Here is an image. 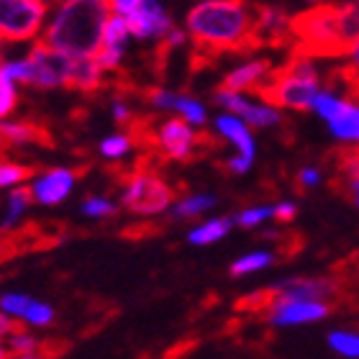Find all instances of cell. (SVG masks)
<instances>
[{"label": "cell", "instance_id": "6da1fadb", "mask_svg": "<svg viewBox=\"0 0 359 359\" xmlns=\"http://www.w3.org/2000/svg\"><path fill=\"white\" fill-rule=\"evenodd\" d=\"M187 31L195 49L221 57L224 52L252 54L264 46L257 29V3L249 0H205L187 13Z\"/></svg>", "mask_w": 359, "mask_h": 359}, {"label": "cell", "instance_id": "7a4b0ae2", "mask_svg": "<svg viewBox=\"0 0 359 359\" xmlns=\"http://www.w3.org/2000/svg\"><path fill=\"white\" fill-rule=\"evenodd\" d=\"M111 11V0H67L62 3L41 41L69 57H95L103 46Z\"/></svg>", "mask_w": 359, "mask_h": 359}, {"label": "cell", "instance_id": "3957f363", "mask_svg": "<svg viewBox=\"0 0 359 359\" xmlns=\"http://www.w3.org/2000/svg\"><path fill=\"white\" fill-rule=\"evenodd\" d=\"M252 93L267 105L308 111V108H313L321 85H318V75H316L311 60L300 57V54H290V60L285 65L264 72L252 85Z\"/></svg>", "mask_w": 359, "mask_h": 359}, {"label": "cell", "instance_id": "277c9868", "mask_svg": "<svg viewBox=\"0 0 359 359\" xmlns=\"http://www.w3.org/2000/svg\"><path fill=\"white\" fill-rule=\"evenodd\" d=\"M290 29L295 36L292 54H300L308 60H316V57L337 60L357 49L341 36V6H334V3H321L311 11L298 13L295 18H290Z\"/></svg>", "mask_w": 359, "mask_h": 359}, {"label": "cell", "instance_id": "5b68a950", "mask_svg": "<svg viewBox=\"0 0 359 359\" xmlns=\"http://www.w3.org/2000/svg\"><path fill=\"white\" fill-rule=\"evenodd\" d=\"M44 0H0V41H31L44 26Z\"/></svg>", "mask_w": 359, "mask_h": 359}, {"label": "cell", "instance_id": "8992f818", "mask_svg": "<svg viewBox=\"0 0 359 359\" xmlns=\"http://www.w3.org/2000/svg\"><path fill=\"white\" fill-rule=\"evenodd\" d=\"M72 60L69 54L54 49V46L39 41L31 54L26 57V77H23V85H31V88H57V85L67 83V75L72 69Z\"/></svg>", "mask_w": 359, "mask_h": 359}, {"label": "cell", "instance_id": "52a82bcc", "mask_svg": "<svg viewBox=\"0 0 359 359\" xmlns=\"http://www.w3.org/2000/svg\"><path fill=\"white\" fill-rule=\"evenodd\" d=\"M193 123L182 118H167L159 123V151L165 159H177V162H190L193 154Z\"/></svg>", "mask_w": 359, "mask_h": 359}, {"label": "cell", "instance_id": "ba28073f", "mask_svg": "<svg viewBox=\"0 0 359 359\" xmlns=\"http://www.w3.org/2000/svg\"><path fill=\"white\" fill-rule=\"evenodd\" d=\"M213 100H216L218 105H226V108L233 111L236 116H241L249 126H275V123H280V116H277L272 108L247 103L244 97H239V93H231V90L218 88L216 93H213Z\"/></svg>", "mask_w": 359, "mask_h": 359}, {"label": "cell", "instance_id": "9c48e42d", "mask_svg": "<svg viewBox=\"0 0 359 359\" xmlns=\"http://www.w3.org/2000/svg\"><path fill=\"white\" fill-rule=\"evenodd\" d=\"M337 303H326V300H295V303H285L272 313L269 321L275 326H285V323H306V321H318L334 313Z\"/></svg>", "mask_w": 359, "mask_h": 359}, {"label": "cell", "instance_id": "30bf717a", "mask_svg": "<svg viewBox=\"0 0 359 359\" xmlns=\"http://www.w3.org/2000/svg\"><path fill=\"white\" fill-rule=\"evenodd\" d=\"M75 170H49L44 177H39L34 182V198L41 205H57L69 195L72 185H75Z\"/></svg>", "mask_w": 359, "mask_h": 359}, {"label": "cell", "instance_id": "8fae6325", "mask_svg": "<svg viewBox=\"0 0 359 359\" xmlns=\"http://www.w3.org/2000/svg\"><path fill=\"white\" fill-rule=\"evenodd\" d=\"M65 88L80 90V93H85V95L100 93V90L105 88V77H103L100 62H97L95 57H75Z\"/></svg>", "mask_w": 359, "mask_h": 359}, {"label": "cell", "instance_id": "7c38bea8", "mask_svg": "<svg viewBox=\"0 0 359 359\" xmlns=\"http://www.w3.org/2000/svg\"><path fill=\"white\" fill-rule=\"evenodd\" d=\"M6 131L11 147L13 144H39L44 149H54V136L49 128L36 123V121H13V123H0Z\"/></svg>", "mask_w": 359, "mask_h": 359}, {"label": "cell", "instance_id": "4fadbf2b", "mask_svg": "<svg viewBox=\"0 0 359 359\" xmlns=\"http://www.w3.org/2000/svg\"><path fill=\"white\" fill-rule=\"evenodd\" d=\"M272 69V62L269 60H259V62H249L244 67L233 69L231 75L224 77V83H221V90H231V93H241V90H252V85Z\"/></svg>", "mask_w": 359, "mask_h": 359}, {"label": "cell", "instance_id": "5bb4252c", "mask_svg": "<svg viewBox=\"0 0 359 359\" xmlns=\"http://www.w3.org/2000/svg\"><path fill=\"white\" fill-rule=\"evenodd\" d=\"M334 136L344 139V142H359V105L341 100L339 111L329 118Z\"/></svg>", "mask_w": 359, "mask_h": 359}, {"label": "cell", "instance_id": "9a60e30c", "mask_svg": "<svg viewBox=\"0 0 359 359\" xmlns=\"http://www.w3.org/2000/svg\"><path fill=\"white\" fill-rule=\"evenodd\" d=\"M218 131L229 139V142H233L236 147L241 149V154L249 159H255V142H252V136H249L247 126L241 123L239 118H231V116H221V118L216 121Z\"/></svg>", "mask_w": 359, "mask_h": 359}, {"label": "cell", "instance_id": "2e32d148", "mask_svg": "<svg viewBox=\"0 0 359 359\" xmlns=\"http://www.w3.org/2000/svg\"><path fill=\"white\" fill-rule=\"evenodd\" d=\"M231 229V218H216V221H208V224L198 226L195 231H190V244H210V241L224 239Z\"/></svg>", "mask_w": 359, "mask_h": 359}, {"label": "cell", "instance_id": "e0dca14e", "mask_svg": "<svg viewBox=\"0 0 359 359\" xmlns=\"http://www.w3.org/2000/svg\"><path fill=\"white\" fill-rule=\"evenodd\" d=\"M128 23H126V15H111L108 18V23H105V34H103V46H108V49H118V52H123V44H126L128 39Z\"/></svg>", "mask_w": 359, "mask_h": 359}, {"label": "cell", "instance_id": "ac0fdd59", "mask_svg": "<svg viewBox=\"0 0 359 359\" xmlns=\"http://www.w3.org/2000/svg\"><path fill=\"white\" fill-rule=\"evenodd\" d=\"M275 241H277V259H280V262L292 259V257L300 255L303 247H306V236H303V233H295V231L275 233Z\"/></svg>", "mask_w": 359, "mask_h": 359}, {"label": "cell", "instance_id": "d6986e66", "mask_svg": "<svg viewBox=\"0 0 359 359\" xmlns=\"http://www.w3.org/2000/svg\"><path fill=\"white\" fill-rule=\"evenodd\" d=\"M341 36L349 44H359V0L341 6Z\"/></svg>", "mask_w": 359, "mask_h": 359}, {"label": "cell", "instance_id": "ffe728a7", "mask_svg": "<svg viewBox=\"0 0 359 359\" xmlns=\"http://www.w3.org/2000/svg\"><path fill=\"white\" fill-rule=\"evenodd\" d=\"M31 201H36V198H34V187H18V190H13V193H11V201H8L11 208H8V218L3 221V229H11Z\"/></svg>", "mask_w": 359, "mask_h": 359}, {"label": "cell", "instance_id": "44dd1931", "mask_svg": "<svg viewBox=\"0 0 359 359\" xmlns=\"http://www.w3.org/2000/svg\"><path fill=\"white\" fill-rule=\"evenodd\" d=\"M221 147H224V142H221L218 136H213L210 131L201 128V131H195V136H193V154H190V162H195V159H203V157H208V154L218 151Z\"/></svg>", "mask_w": 359, "mask_h": 359}, {"label": "cell", "instance_id": "7402d4cb", "mask_svg": "<svg viewBox=\"0 0 359 359\" xmlns=\"http://www.w3.org/2000/svg\"><path fill=\"white\" fill-rule=\"evenodd\" d=\"M213 205H216V198H210V195H195V198H185V201H182L177 208H175V218L201 216L203 210L213 208Z\"/></svg>", "mask_w": 359, "mask_h": 359}, {"label": "cell", "instance_id": "603a6c76", "mask_svg": "<svg viewBox=\"0 0 359 359\" xmlns=\"http://www.w3.org/2000/svg\"><path fill=\"white\" fill-rule=\"evenodd\" d=\"M34 175H36V167L0 162V187H8V185H15V182H23V180H31Z\"/></svg>", "mask_w": 359, "mask_h": 359}, {"label": "cell", "instance_id": "cb8c5ba5", "mask_svg": "<svg viewBox=\"0 0 359 359\" xmlns=\"http://www.w3.org/2000/svg\"><path fill=\"white\" fill-rule=\"evenodd\" d=\"M275 262V257L267 255V252H257V255H249V257H241L239 262L231 264V275L239 277V275H247V272H257V269L267 267V264Z\"/></svg>", "mask_w": 359, "mask_h": 359}, {"label": "cell", "instance_id": "d4e9b609", "mask_svg": "<svg viewBox=\"0 0 359 359\" xmlns=\"http://www.w3.org/2000/svg\"><path fill=\"white\" fill-rule=\"evenodd\" d=\"M165 231V226L162 224H131L126 229H121V239L126 241H144V239H151V236H159V233Z\"/></svg>", "mask_w": 359, "mask_h": 359}, {"label": "cell", "instance_id": "484cf974", "mask_svg": "<svg viewBox=\"0 0 359 359\" xmlns=\"http://www.w3.org/2000/svg\"><path fill=\"white\" fill-rule=\"evenodd\" d=\"M175 111L182 113V116H185L190 123H195V126H203V123H205V111H203V105L198 103V100H193V97L177 95V100H175Z\"/></svg>", "mask_w": 359, "mask_h": 359}, {"label": "cell", "instance_id": "4316f807", "mask_svg": "<svg viewBox=\"0 0 359 359\" xmlns=\"http://www.w3.org/2000/svg\"><path fill=\"white\" fill-rule=\"evenodd\" d=\"M11 349H13L15 357H39V339L31 337L29 331L13 334V339H11Z\"/></svg>", "mask_w": 359, "mask_h": 359}, {"label": "cell", "instance_id": "83f0119b", "mask_svg": "<svg viewBox=\"0 0 359 359\" xmlns=\"http://www.w3.org/2000/svg\"><path fill=\"white\" fill-rule=\"evenodd\" d=\"M329 344L337 349L339 354H346V357H359V337L354 334H344V331H337L329 337Z\"/></svg>", "mask_w": 359, "mask_h": 359}, {"label": "cell", "instance_id": "f1b7e54d", "mask_svg": "<svg viewBox=\"0 0 359 359\" xmlns=\"http://www.w3.org/2000/svg\"><path fill=\"white\" fill-rule=\"evenodd\" d=\"M134 144H131V139L128 136H108L103 144H100V154L103 157H108V159H118V157H123L128 149H131Z\"/></svg>", "mask_w": 359, "mask_h": 359}, {"label": "cell", "instance_id": "f546056e", "mask_svg": "<svg viewBox=\"0 0 359 359\" xmlns=\"http://www.w3.org/2000/svg\"><path fill=\"white\" fill-rule=\"evenodd\" d=\"M23 318L29 323H34V326H49V323L54 321V311L46 303H36V300H31L29 308H26V313H23Z\"/></svg>", "mask_w": 359, "mask_h": 359}, {"label": "cell", "instance_id": "4dcf8cb0", "mask_svg": "<svg viewBox=\"0 0 359 359\" xmlns=\"http://www.w3.org/2000/svg\"><path fill=\"white\" fill-rule=\"evenodd\" d=\"M31 298L29 295H18V292H8V295H0V311L8 316H23L26 308H29Z\"/></svg>", "mask_w": 359, "mask_h": 359}, {"label": "cell", "instance_id": "1f68e13d", "mask_svg": "<svg viewBox=\"0 0 359 359\" xmlns=\"http://www.w3.org/2000/svg\"><path fill=\"white\" fill-rule=\"evenodd\" d=\"M116 205L111 201H103V198H88L83 203V213L85 216H93V218H111L116 216Z\"/></svg>", "mask_w": 359, "mask_h": 359}, {"label": "cell", "instance_id": "d6a6232c", "mask_svg": "<svg viewBox=\"0 0 359 359\" xmlns=\"http://www.w3.org/2000/svg\"><path fill=\"white\" fill-rule=\"evenodd\" d=\"M13 105H15L13 80H8V77H0V118L13 111Z\"/></svg>", "mask_w": 359, "mask_h": 359}, {"label": "cell", "instance_id": "836d02e7", "mask_svg": "<svg viewBox=\"0 0 359 359\" xmlns=\"http://www.w3.org/2000/svg\"><path fill=\"white\" fill-rule=\"evenodd\" d=\"M272 210L275 208H249L236 216V224H239L241 229H255V226L262 224L267 216H272Z\"/></svg>", "mask_w": 359, "mask_h": 359}, {"label": "cell", "instance_id": "e575fe53", "mask_svg": "<svg viewBox=\"0 0 359 359\" xmlns=\"http://www.w3.org/2000/svg\"><path fill=\"white\" fill-rule=\"evenodd\" d=\"M69 352L67 341H60V339H44L39 341V357H62V354Z\"/></svg>", "mask_w": 359, "mask_h": 359}, {"label": "cell", "instance_id": "d590c367", "mask_svg": "<svg viewBox=\"0 0 359 359\" xmlns=\"http://www.w3.org/2000/svg\"><path fill=\"white\" fill-rule=\"evenodd\" d=\"M272 216H275L277 224H290V221H295V216H298V208H295L292 203H283V205H277V208L272 210Z\"/></svg>", "mask_w": 359, "mask_h": 359}, {"label": "cell", "instance_id": "8d00e7d4", "mask_svg": "<svg viewBox=\"0 0 359 359\" xmlns=\"http://www.w3.org/2000/svg\"><path fill=\"white\" fill-rule=\"evenodd\" d=\"M142 6H144V0H111L113 13H121V15L134 13V11H139Z\"/></svg>", "mask_w": 359, "mask_h": 359}, {"label": "cell", "instance_id": "74e56055", "mask_svg": "<svg viewBox=\"0 0 359 359\" xmlns=\"http://www.w3.org/2000/svg\"><path fill=\"white\" fill-rule=\"evenodd\" d=\"M21 331H26V323H21V321H11L8 318V313H0V337L3 334H21Z\"/></svg>", "mask_w": 359, "mask_h": 359}, {"label": "cell", "instance_id": "f35d334b", "mask_svg": "<svg viewBox=\"0 0 359 359\" xmlns=\"http://www.w3.org/2000/svg\"><path fill=\"white\" fill-rule=\"evenodd\" d=\"M318 170H303V172L298 175V180H295V185H298V190L300 193H306V187H311V185H316L318 182Z\"/></svg>", "mask_w": 359, "mask_h": 359}, {"label": "cell", "instance_id": "ab89813d", "mask_svg": "<svg viewBox=\"0 0 359 359\" xmlns=\"http://www.w3.org/2000/svg\"><path fill=\"white\" fill-rule=\"evenodd\" d=\"M249 165H252V159H249V157H244V154H241L239 159H231V162H221V165H218V167H226V170H229V172H236V175H241V172H247V170H249Z\"/></svg>", "mask_w": 359, "mask_h": 359}, {"label": "cell", "instance_id": "60d3db41", "mask_svg": "<svg viewBox=\"0 0 359 359\" xmlns=\"http://www.w3.org/2000/svg\"><path fill=\"white\" fill-rule=\"evenodd\" d=\"M198 346V341H182V344H175L170 352H167V357H180V354H187V349H195Z\"/></svg>", "mask_w": 359, "mask_h": 359}, {"label": "cell", "instance_id": "b9f144b4", "mask_svg": "<svg viewBox=\"0 0 359 359\" xmlns=\"http://www.w3.org/2000/svg\"><path fill=\"white\" fill-rule=\"evenodd\" d=\"M8 147H11V142H8V136H6V131H3V126H0V151L8 149Z\"/></svg>", "mask_w": 359, "mask_h": 359}, {"label": "cell", "instance_id": "7bdbcfd3", "mask_svg": "<svg viewBox=\"0 0 359 359\" xmlns=\"http://www.w3.org/2000/svg\"><path fill=\"white\" fill-rule=\"evenodd\" d=\"M46 6H49V3H67V0H44Z\"/></svg>", "mask_w": 359, "mask_h": 359}]
</instances>
